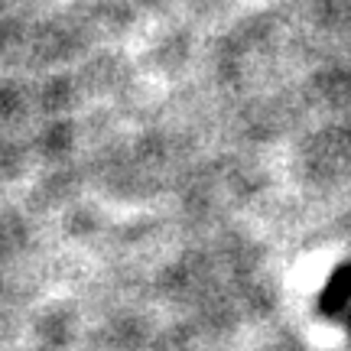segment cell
<instances>
[{
  "label": "cell",
  "instance_id": "1",
  "mask_svg": "<svg viewBox=\"0 0 351 351\" xmlns=\"http://www.w3.org/2000/svg\"><path fill=\"white\" fill-rule=\"evenodd\" d=\"M351 306V263H341L339 270L332 274L328 287L319 296V309L326 315H341Z\"/></svg>",
  "mask_w": 351,
  "mask_h": 351
},
{
  "label": "cell",
  "instance_id": "2",
  "mask_svg": "<svg viewBox=\"0 0 351 351\" xmlns=\"http://www.w3.org/2000/svg\"><path fill=\"white\" fill-rule=\"evenodd\" d=\"M348 326H351V319H348Z\"/></svg>",
  "mask_w": 351,
  "mask_h": 351
}]
</instances>
